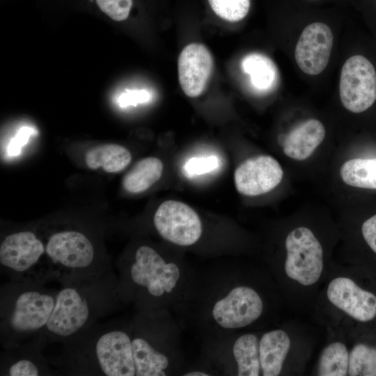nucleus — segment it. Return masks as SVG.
<instances>
[{
	"mask_svg": "<svg viewBox=\"0 0 376 376\" xmlns=\"http://www.w3.org/2000/svg\"><path fill=\"white\" fill-rule=\"evenodd\" d=\"M217 289L198 305L199 312L205 323L226 334L274 326L285 307L265 266H240Z\"/></svg>",
	"mask_w": 376,
	"mask_h": 376,
	"instance_id": "1",
	"label": "nucleus"
},
{
	"mask_svg": "<svg viewBox=\"0 0 376 376\" xmlns=\"http://www.w3.org/2000/svg\"><path fill=\"white\" fill-rule=\"evenodd\" d=\"M310 317L351 340L376 338V280L360 267L333 261Z\"/></svg>",
	"mask_w": 376,
	"mask_h": 376,
	"instance_id": "2",
	"label": "nucleus"
},
{
	"mask_svg": "<svg viewBox=\"0 0 376 376\" xmlns=\"http://www.w3.org/2000/svg\"><path fill=\"white\" fill-rule=\"evenodd\" d=\"M61 285L51 316L36 337L44 347L49 343H65L80 335L121 301L118 280L111 270Z\"/></svg>",
	"mask_w": 376,
	"mask_h": 376,
	"instance_id": "3",
	"label": "nucleus"
},
{
	"mask_svg": "<svg viewBox=\"0 0 376 376\" xmlns=\"http://www.w3.org/2000/svg\"><path fill=\"white\" fill-rule=\"evenodd\" d=\"M118 268L121 301H133L143 312L164 311L178 292L185 299L191 282L184 266L167 260L148 245L139 246Z\"/></svg>",
	"mask_w": 376,
	"mask_h": 376,
	"instance_id": "4",
	"label": "nucleus"
},
{
	"mask_svg": "<svg viewBox=\"0 0 376 376\" xmlns=\"http://www.w3.org/2000/svg\"><path fill=\"white\" fill-rule=\"evenodd\" d=\"M58 290L13 281L1 288L0 336L4 349L24 344L40 334L51 316Z\"/></svg>",
	"mask_w": 376,
	"mask_h": 376,
	"instance_id": "5",
	"label": "nucleus"
},
{
	"mask_svg": "<svg viewBox=\"0 0 376 376\" xmlns=\"http://www.w3.org/2000/svg\"><path fill=\"white\" fill-rule=\"evenodd\" d=\"M316 340L311 329L296 320L262 329L259 341L261 376L303 375Z\"/></svg>",
	"mask_w": 376,
	"mask_h": 376,
	"instance_id": "6",
	"label": "nucleus"
},
{
	"mask_svg": "<svg viewBox=\"0 0 376 376\" xmlns=\"http://www.w3.org/2000/svg\"><path fill=\"white\" fill-rule=\"evenodd\" d=\"M159 313L139 311L130 322L136 376H166L174 368L175 350L159 327Z\"/></svg>",
	"mask_w": 376,
	"mask_h": 376,
	"instance_id": "7",
	"label": "nucleus"
},
{
	"mask_svg": "<svg viewBox=\"0 0 376 376\" xmlns=\"http://www.w3.org/2000/svg\"><path fill=\"white\" fill-rule=\"evenodd\" d=\"M339 95L343 107L360 113L376 102V68L362 54H355L343 64L339 82Z\"/></svg>",
	"mask_w": 376,
	"mask_h": 376,
	"instance_id": "8",
	"label": "nucleus"
},
{
	"mask_svg": "<svg viewBox=\"0 0 376 376\" xmlns=\"http://www.w3.org/2000/svg\"><path fill=\"white\" fill-rule=\"evenodd\" d=\"M154 226L165 240L180 246L196 244L203 234L198 214L188 205L173 200L163 202L156 210Z\"/></svg>",
	"mask_w": 376,
	"mask_h": 376,
	"instance_id": "9",
	"label": "nucleus"
},
{
	"mask_svg": "<svg viewBox=\"0 0 376 376\" xmlns=\"http://www.w3.org/2000/svg\"><path fill=\"white\" fill-rule=\"evenodd\" d=\"M334 43L331 29L322 22L308 25L300 35L295 50V58L300 70L317 75L327 67Z\"/></svg>",
	"mask_w": 376,
	"mask_h": 376,
	"instance_id": "10",
	"label": "nucleus"
},
{
	"mask_svg": "<svg viewBox=\"0 0 376 376\" xmlns=\"http://www.w3.org/2000/svg\"><path fill=\"white\" fill-rule=\"evenodd\" d=\"M283 175L279 163L269 155L251 157L235 170L234 180L239 193L247 196L270 191L281 181Z\"/></svg>",
	"mask_w": 376,
	"mask_h": 376,
	"instance_id": "11",
	"label": "nucleus"
},
{
	"mask_svg": "<svg viewBox=\"0 0 376 376\" xmlns=\"http://www.w3.org/2000/svg\"><path fill=\"white\" fill-rule=\"evenodd\" d=\"M213 68V58L201 43H191L180 52L178 61V79L183 92L190 97L204 91Z\"/></svg>",
	"mask_w": 376,
	"mask_h": 376,
	"instance_id": "12",
	"label": "nucleus"
},
{
	"mask_svg": "<svg viewBox=\"0 0 376 376\" xmlns=\"http://www.w3.org/2000/svg\"><path fill=\"white\" fill-rule=\"evenodd\" d=\"M42 349L34 340L5 349L1 357L0 375L38 376L52 375L54 371L41 354Z\"/></svg>",
	"mask_w": 376,
	"mask_h": 376,
	"instance_id": "13",
	"label": "nucleus"
},
{
	"mask_svg": "<svg viewBox=\"0 0 376 376\" xmlns=\"http://www.w3.org/2000/svg\"><path fill=\"white\" fill-rule=\"evenodd\" d=\"M351 340L327 331V340L311 372L315 376H348Z\"/></svg>",
	"mask_w": 376,
	"mask_h": 376,
	"instance_id": "14",
	"label": "nucleus"
},
{
	"mask_svg": "<svg viewBox=\"0 0 376 376\" xmlns=\"http://www.w3.org/2000/svg\"><path fill=\"white\" fill-rule=\"evenodd\" d=\"M261 330L243 331L234 336L230 350L232 375L261 376L259 341Z\"/></svg>",
	"mask_w": 376,
	"mask_h": 376,
	"instance_id": "15",
	"label": "nucleus"
},
{
	"mask_svg": "<svg viewBox=\"0 0 376 376\" xmlns=\"http://www.w3.org/2000/svg\"><path fill=\"white\" fill-rule=\"evenodd\" d=\"M325 134L324 126L320 120L308 119L285 135L281 144L285 155L297 160H304L313 154L324 140Z\"/></svg>",
	"mask_w": 376,
	"mask_h": 376,
	"instance_id": "16",
	"label": "nucleus"
},
{
	"mask_svg": "<svg viewBox=\"0 0 376 376\" xmlns=\"http://www.w3.org/2000/svg\"><path fill=\"white\" fill-rule=\"evenodd\" d=\"M242 71L248 75L251 88L260 93L270 92L278 83V70L274 62L267 56L252 53L244 57Z\"/></svg>",
	"mask_w": 376,
	"mask_h": 376,
	"instance_id": "17",
	"label": "nucleus"
},
{
	"mask_svg": "<svg viewBox=\"0 0 376 376\" xmlns=\"http://www.w3.org/2000/svg\"><path fill=\"white\" fill-rule=\"evenodd\" d=\"M132 160L130 152L118 144H104L91 148L86 154L88 168H102L107 173L123 171Z\"/></svg>",
	"mask_w": 376,
	"mask_h": 376,
	"instance_id": "18",
	"label": "nucleus"
},
{
	"mask_svg": "<svg viewBox=\"0 0 376 376\" xmlns=\"http://www.w3.org/2000/svg\"><path fill=\"white\" fill-rule=\"evenodd\" d=\"M163 172V163L156 157H146L136 162L125 174L122 184L128 192L144 191L158 181Z\"/></svg>",
	"mask_w": 376,
	"mask_h": 376,
	"instance_id": "19",
	"label": "nucleus"
},
{
	"mask_svg": "<svg viewBox=\"0 0 376 376\" xmlns=\"http://www.w3.org/2000/svg\"><path fill=\"white\" fill-rule=\"evenodd\" d=\"M348 376H376V338L351 340Z\"/></svg>",
	"mask_w": 376,
	"mask_h": 376,
	"instance_id": "20",
	"label": "nucleus"
},
{
	"mask_svg": "<svg viewBox=\"0 0 376 376\" xmlns=\"http://www.w3.org/2000/svg\"><path fill=\"white\" fill-rule=\"evenodd\" d=\"M340 174L350 186L376 189V158L350 159L342 165Z\"/></svg>",
	"mask_w": 376,
	"mask_h": 376,
	"instance_id": "21",
	"label": "nucleus"
},
{
	"mask_svg": "<svg viewBox=\"0 0 376 376\" xmlns=\"http://www.w3.org/2000/svg\"><path fill=\"white\" fill-rule=\"evenodd\" d=\"M208 1L217 16L231 22L244 19L250 8V0H208Z\"/></svg>",
	"mask_w": 376,
	"mask_h": 376,
	"instance_id": "22",
	"label": "nucleus"
},
{
	"mask_svg": "<svg viewBox=\"0 0 376 376\" xmlns=\"http://www.w3.org/2000/svg\"><path fill=\"white\" fill-rule=\"evenodd\" d=\"M100 9L115 21H123L130 14L132 0H96Z\"/></svg>",
	"mask_w": 376,
	"mask_h": 376,
	"instance_id": "23",
	"label": "nucleus"
},
{
	"mask_svg": "<svg viewBox=\"0 0 376 376\" xmlns=\"http://www.w3.org/2000/svg\"><path fill=\"white\" fill-rule=\"evenodd\" d=\"M361 234L373 256L376 257V214L363 222ZM367 273L376 280V259Z\"/></svg>",
	"mask_w": 376,
	"mask_h": 376,
	"instance_id": "24",
	"label": "nucleus"
},
{
	"mask_svg": "<svg viewBox=\"0 0 376 376\" xmlns=\"http://www.w3.org/2000/svg\"><path fill=\"white\" fill-rule=\"evenodd\" d=\"M217 166L218 159L215 156L192 157L186 162L185 169L189 175H196L209 173Z\"/></svg>",
	"mask_w": 376,
	"mask_h": 376,
	"instance_id": "25",
	"label": "nucleus"
},
{
	"mask_svg": "<svg viewBox=\"0 0 376 376\" xmlns=\"http://www.w3.org/2000/svg\"><path fill=\"white\" fill-rule=\"evenodd\" d=\"M37 134V131L29 126L22 127L11 139L8 146V154L10 156L18 155L21 148L24 146L32 135Z\"/></svg>",
	"mask_w": 376,
	"mask_h": 376,
	"instance_id": "26",
	"label": "nucleus"
},
{
	"mask_svg": "<svg viewBox=\"0 0 376 376\" xmlns=\"http://www.w3.org/2000/svg\"><path fill=\"white\" fill-rule=\"evenodd\" d=\"M150 95L146 90H125L118 97V103L121 107L129 105L136 106L138 104L148 102Z\"/></svg>",
	"mask_w": 376,
	"mask_h": 376,
	"instance_id": "27",
	"label": "nucleus"
},
{
	"mask_svg": "<svg viewBox=\"0 0 376 376\" xmlns=\"http://www.w3.org/2000/svg\"><path fill=\"white\" fill-rule=\"evenodd\" d=\"M182 375L184 376H210L212 375L208 372L202 371V370H191L189 372H186Z\"/></svg>",
	"mask_w": 376,
	"mask_h": 376,
	"instance_id": "28",
	"label": "nucleus"
}]
</instances>
